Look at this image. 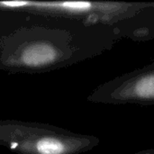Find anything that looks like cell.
Wrapping results in <instances>:
<instances>
[{
  "instance_id": "cell-1",
  "label": "cell",
  "mask_w": 154,
  "mask_h": 154,
  "mask_svg": "<svg viewBox=\"0 0 154 154\" xmlns=\"http://www.w3.org/2000/svg\"><path fill=\"white\" fill-rule=\"evenodd\" d=\"M18 39H7L2 44L0 65L23 71H43L69 64L79 58V51L67 30H40L39 35L25 37L19 32Z\"/></svg>"
},
{
  "instance_id": "cell-2",
  "label": "cell",
  "mask_w": 154,
  "mask_h": 154,
  "mask_svg": "<svg viewBox=\"0 0 154 154\" xmlns=\"http://www.w3.org/2000/svg\"><path fill=\"white\" fill-rule=\"evenodd\" d=\"M98 143L95 136L47 125L0 121V145L18 154H79L91 150Z\"/></svg>"
},
{
  "instance_id": "cell-3",
  "label": "cell",
  "mask_w": 154,
  "mask_h": 154,
  "mask_svg": "<svg viewBox=\"0 0 154 154\" xmlns=\"http://www.w3.org/2000/svg\"><path fill=\"white\" fill-rule=\"evenodd\" d=\"M154 4L125 2H25L23 7L38 10L42 14H51L71 18H87L89 21H113L133 15Z\"/></svg>"
},
{
  "instance_id": "cell-4",
  "label": "cell",
  "mask_w": 154,
  "mask_h": 154,
  "mask_svg": "<svg viewBox=\"0 0 154 154\" xmlns=\"http://www.w3.org/2000/svg\"><path fill=\"white\" fill-rule=\"evenodd\" d=\"M89 100L107 104H154V63L102 85Z\"/></svg>"
},
{
  "instance_id": "cell-5",
  "label": "cell",
  "mask_w": 154,
  "mask_h": 154,
  "mask_svg": "<svg viewBox=\"0 0 154 154\" xmlns=\"http://www.w3.org/2000/svg\"><path fill=\"white\" fill-rule=\"evenodd\" d=\"M131 154H154L153 150H147V151H143V152H138L135 153H131Z\"/></svg>"
}]
</instances>
